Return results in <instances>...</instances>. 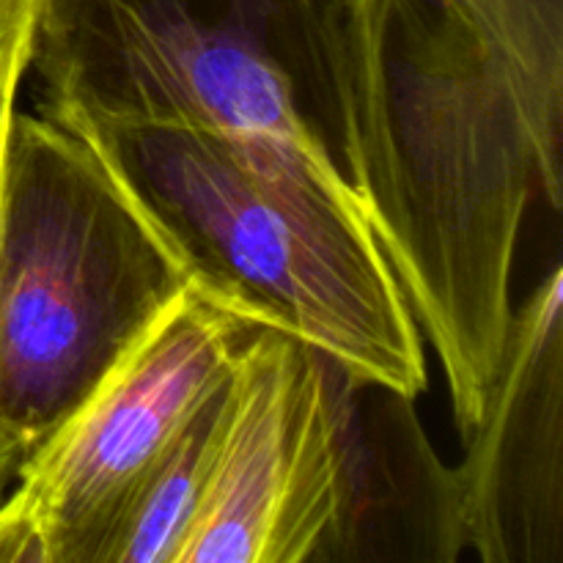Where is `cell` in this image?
<instances>
[{
  "label": "cell",
  "instance_id": "cell-5",
  "mask_svg": "<svg viewBox=\"0 0 563 563\" xmlns=\"http://www.w3.org/2000/svg\"><path fill=\"white\" fill-rule=\"evenodd\" d=\"M251 328L187 286L20 462L0 563H102L121 517Z\"/></svg>",
  "mask_w": 563,
  "mask_h": 563
},
{
  "label": "cell",
  "instance_id": "cell-2",
  "mask_svg": "<svg viewBox=\"0 0 563 563\" xmlns=\"http://www.w3.org/2000/svg\"><path fill=\"white\" fill-rule=\"evenodd\" d=\"M27 75L64 124L275 143L368 220L366 0H42Z\"/></svg>",
  "mask_w": 563,
  "mask_h": 563
},
{
  "label": "cell",
  "instance_id": "cell-6",
  "mask_svg": "<svg viewBox=\"0 0 563 563\" xmlns=\"http://www.w3.org/2000/svg\"><path fill=\"white\" fill-rule=\"evenodd\" d=\"M449 467L460 553L563 563V269L515 306L482 418Z\"/></svg>",
  "mask_w": 563,
  "mask_h": 563
},
{
  "label": "cell",
  "instance_id": "cell-8",
  "mask_svg": "<svg viewBox=\"0 0 563 563\" xmlns=\"http://www.w3.org/2000/svg\"><path fill=\"white\" fill-rule=\"evenodd\" d=\"M42 0H0V91L20 88L31 64Z\"/></svg>",
  "mask_w": 563,
  "mask_h": 563
},
{
  "label": "cell",
  "instance_id": "cell-1",
  "mask_svg": "<svg viewBox=\"0 0 563 563\" xmlns=\"http://www.w3.org/2000/svg\"><path fill=\"white\" fill-rule=\"evenodd\" d=\"M64 124V121H60ZM174 251L187 286L416 401L427 341L372 223L300 157L203 126L66 124Z\"/></svg>",
  "mask_w": 563,
  "mask_h": 563
},
{
  "label": "cell",
  "instance_id": "cell-9",
  "mask_svg": "<svg viewBox=\"0 0 563 563\" xmlns=\"http://www.w3.org/2000/svg\"><path fill=\"white\" fill-rule=\"evenodd\" d=\"M22 456H25V451H22L9 434L0 432V504H3V498L9 495V489L14 487Z\"/></svg>",
  "mask_w": 563,
  "mask_h": 563
},
{
  "label": "cell",
  "instance_id": "cell-4",
  "mask_svg": "<svg viewBox=\"0 0 563 563\" xmlns=\"http://www.w3.org/2000/svg\"><path fill=\"white\" fill-rule=\"evenodd\" d=\"M361 388L313 346L253 328L231 363L212 476L179 563L361 559L377 489Z\"/></svg>",
  "mask_w": 563,
  "mask_h": 563
},
{
  "label": "cell",
  "instance_id": "cell-7",
  "mask_svg": "<svg viewBox=\"0 0 563 563\" xmlns=\"http://www.w3.org/2000/svg\"><path fill=\"white\" fill-rule=\"evenodd\" d=\"M225 383L192 412L168 454L143 482L137 498L121 517L102 563H179L181 544L212 476Z\"/></svg>",
  "mask_w": 563,
  "mask_h": 563
},
{
  "label": "cell",
  "instance_id": "cell-10",
  "mask_svg": "<svg viewBox=\"0 0 563 563\" xmlns=\"http://www.w3.org/2000/svg\"><path fill=\"white\" fill-rule=\"evenodd\" d=\"M16 93H20V88H5V91H0V154H3V141H5V130H9V119L16 108Z\"/></svg>",
  "mask_w": 563,
  "mask_h": 563
},
{
  "label": "cell",
  "instance_id": "cell-3",
  "mask_svg": "<svg viewBox=\"0 0 563 563\" xmlns=\"http://www.w3.org/2000/svg\"><path fill=\"white\" fill-rule=\"evenodd\" d=\"M187 289L91 143L14 108L0 154V432L42 443Z\"/></svg>",
  "mask_w": 563,
  "mask_h": 563
}]
</instances>
